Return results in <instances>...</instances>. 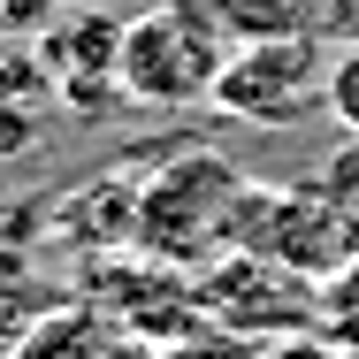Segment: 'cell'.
<instances>
[{
	"label": "cell",
	"mask_w": 359,
	"mask_h": 359,
	"mask_svg": "<svg viewBox=\"0 0 359 359\" xmlns=\"http://www.w3.org/2000/svg\"><path fill=\"white\" fill-rule=\"evenodd\" d=\"M313 184H321V191H329V199L352 215V229H359V138H352V130H344V145H337V153L313 168Z\"/></svg>",
	"instance_id": "cell-11"
},
{
	"label": "cell",
	"mask_w": 359,
	"mask_h": 359,
	"mask_svg": "<svg viewBox=\"0 0 359 359\" xmlns=\"http://www.w3.org/2000/svg\"><path fill=\"white\" fill-rule=\"evenodd\" d=\"M199 313L222 337L276 344L298 329H321V283L268 252H222L215 268H199Z\"/></svg>",
	"instance_id": "cell-5"
},
{
	"label": "cell",
	"mask_w": 359,
	"mask_h": 359,
	"mask_svg": "<svg viewBox=\"0 0 359 359\" xmlns=\"http://www.w3.org/2000/svg\"><path fill=\"white\" fill-rule=\"evenodd\" d=\"M260 359H359L344 337H329V329H298V337H276V344H260Z\"/></svg>",
	"instance_id": "cell-13"
},
{
	"label": "cell",
	"mask_w": 359,
	"mask_h": 359,
	"mask_svg": "<svg viewBox=\"0 0 359 359\" xmlns=\"http://www.w3.org/2000/svg\"><path fill=\"white\" fill-rule=\"evenodd\" d=\"M321 329H329V337H344V344L359 352V252L329 276V283H321Z\"/></svg>",
	"instance_id": "cell-9"
},
{
	"label": "cell",
	"mask_w": 359,
	"mask_h": 359,
	"mask_svg": "<svg viewBox=\"0 0 359 359\" xmlns=\"http://www.w3.org/2000/svg\"><path fill=\"white\" fill-rule=\"evenodd\" d=\"M329 23H344V31H359V0H329Z\"/></svg>",
	"instance_id": "cell-14"
},
{
	"label": "cell",
	"mask_w": 359,
	"mask_h": 359,
	"mask_svg": "<svg viewBox=\"0 0 359 359\" xmlns=\"http://www.w3.org/2000/svg\"><path fill=\"white\" fill-rule=\"evenodd\" d=\"M138 184H145V168H115L100 184H76L69 199L54 207V229L69 245H92V252L138 245Z\"/></svg>",
	"instance_id": "cell-7"
},
{
	"label": "cell",
	"mask_w": 359,
	"mask_h": 359,
	"mask_svg": "<svg viewBox=\"0 0 359 359\" xmlns=\"http://www.w3.org/2000/svg\"><path fill=\"white\" fill-rule=\"evenodd\" d=\"M252 176H237L222 153L207 145H184L168 161H153L138 184V260H168V268H215L229 252V222H237V199H245Z\"/></svg>",
	"instance_id": "cell-1"
},
{
	"label": "cell",
	"mask_w": 359,
	"mask_h": 359,
	"mask_svg": "<svg viewBox=\"0 0 359 359\" xmlns=\"http://www.w3.org/2000/svg\"><path fill=\"white\" fill-rule=\"evenodd\" d=\"M145 359H260V344H245V337H222V329H191V337H168V344H153Z\"/></svg>",
	"instance_id": "cell-12"
},
{
	"label": "cell",
	"mask_w": 359,
	"mask_h": 359,
	"mask_svg": "<svg viewBox=\"0 0 359 359\" xmlns=\"http://www.w3.org/2000/svg\"><path fill=\"white\" fill-rule=\"evenodd\" d=\"M329 115H337V130L359 138V31L329 54Z\"/></svg>",
	"instance_id": "cell-10"
},
{
	"label": "cell",
	"mask_w": 359,
	"mask_h": 359,
	"mask_svg": "<svg viewBox=\"0 0 359 359\" xmlns=\"http://www.w3.org/2000/svg\"><path fill=\"white\" fill-rule=\"evenodd\" d=\"M138 329L115 313V306H100V298H69V306H46V313H31V329L15 337V352L8 359H145Z\"/></svg>",
	"instance_id": "cell-6"
},
{
	"label": "cell",
	"mask_w": 359,
	"mask_h": 359,
	"mask_svg": "<svg viewBox=\"0 0 359 359\" xmlns=\"http://www.w3.org/2000/svg\"><path fill=\"white\" fill-rule=\"evenodd\" d=\"M229 31L207 0H153L123 23V92L138 107H199L215 100V76L229 62Z\"/></svg>",
	"instance_id": "cell-2"
},
{
	"label": "cell",
	"mask_w": 359,
	"mask_h": 359,
	"mask_svg": "<svg viewBox=\"0 0 359 359\" xmlns=\"http://www.w3.org/2000/svg\"><path fill=\"white\" fill-rule=\"evenodd\" d=\"M207 107L229 115V123H245V130H290V123L321 115L329 107V46H321V31H298V39H237Z\"/></svg>",
	"instance_id": "cell-3"
},
{
	"label": "cell",
	"mask_w": 359,
	"mask_h": 359,
	"mask_svg": "<svg viewBox=\"0 0 359 359\" xmlns=\"http://www.w3.org/2000/svg\"><path fill=\"white\" fill-rule=\"evenodd\" d=\"M229 39H298L329 31V0H207Z\"/></svg>",
	"instance_id": "cell-8"
},
{
	"label": "cell",
	"mask_w": 359,
	"mask_h": 359,
	"mask_svg": "<svg viewBox=\"0 0 359 359\" xmlns=\"http://www.w3.org/2000/svg\"><path fill=\"white\" fill-rule=\"evenodd\" d=\"M229 252H268V260H283L298 276L329 283L359 252V229L313 176L306 184H245L237 222H229Z\"/></svg>",
	"instance_id": "cell-4"
}]
</instances>
